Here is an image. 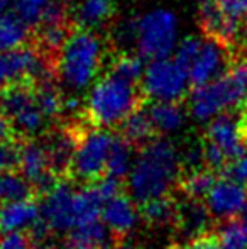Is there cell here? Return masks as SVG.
<instances>
[{
    "label": "cell",
    "mask_w": 247,
    "mask_h": 249,
    "mask_svg": "<svg viewBox=\"0 0 247 249\" xmlns=\"http://www.w3.org/2000/svg\"><path fill=\"white\" fill-rule=\"evenodd\" d=\"M181 154L169 139L156 138L135 156L127 177L129 195L135 203L168 197L175 183L181 178Z\"/></svg>",
    "instance_id": "1"
},
{
    "label": "cell",
    "mask_w": 247,
    "mask_h": 249,
    "mask_svg": "<svg viewBox=\"0 0 247 249\" xmlns=\"http://www.w3.org/2000/svg\"><path fill=\"white\" fill-rule=\"evenodd\" d=\"M117 39L132 44L135 53L148 61L173 58L180 39V22L173 10L158 7L142 16L125 20Z\"/></svg>",
    "instance_id": "2"
},
{
    "label": "cell",
    "mask_w": 247,
    "mask_h": 249,
    "mask_svg": "<svg viewBox=\"0 0 247 249\" xmlns=\"http://www.w3.org/2000/svg\"><path fill=\"white\" fill-rule=\"evenodd\" d=\"M103 59L102 39L95 31L75 29L56 54V73L69 90L82 92L97 82Z\"/></svg>",
    "instance_id": "3"
},
{
    "label": "cell",
    "mask_w": 247,
    "mask_h": 249,
    "mask_svg": "<svg viewBox=\"0 0 247 249\" xmlns=\"http://www.w3.org/2000/svg\"><path fill=\"white\" fill-rule=\"evenodd\" d=\"M247 102V59L231 65L217 80L193 89L188 97V114L197 122H212Z\"/></svg>",
    "instance_id": "4"
},
{
    "label": "cell",
    "mask_w": 247,
    "mask_h": 249,
    "mask_svg": "<svg viewBox=\"0 0 247 249\" xmlns=\"http://www.w3.org/2000/svg\"><path fill=\"white\" fill-rule=\"evenodd\" d=\"M141 104L137 85L120 80L114 75L99 78L90 89L85 102L86 117L95 127L109 129L120 125Z\"/></svg>",
    "instance_id": "5"
},
{
    "label": "cell",
    "mask_w": 247,
    "mask_h": 249,
    "mask_svg": "<svg viewBox=\"0 0 247 249\" xmlns=\"http://www.w3.org/2000/svg\"><path fill=\"white\" fill-rule=\"evenodd\" d=\"M139 87L152 102H180L191 83L188 71L175 58H165L148 63Z\"/></svg>",
    "instance_id": "6"
},
{
    "label": "cell",
    "mask_w": 247,
    "mask_h": 249,
    "mask_svg": "<svg viewBox=\"0 0 247 249\" xmlns=\"http://www.w3.org/2000/svg\"><path fill=\"white\" fill-rule=\"evenodd\" d=\"M115 139L117 136H114L109 129L99 127L80 134L69 173L82 181H99L105 177L107 163Z\"/></svg>",
    "instance_id": "7"
},
{
    "label": "cell",
    "mask_w": 247,
    "mask_h": 249,
    "mask_svg": "<svg viewBox=\"0 0 247 249\" xmlns=\"http://www.w3.org/2000/svg\"><path fill=\"white\" fill-rule=\"evenodd\" d=\"M2 112L10 121L14 131L20 132L24 138L39 134L46 125V119L36 104V90L33 82L16 83L3 90Z\"/></svg>",
    "instance_id": "8"
},
{
    "label": "cell",
    "mask_w": 247,
    "mask_h": 249,
    "mask_svg": "<svg viewBox=\"0 0 247 249\" xmlns=\"http://www.w3.org/2000/svg\"><path fill=\"white\" fill-rule=\"evenodd\" d=\"M19 173L33 185L34 192L44 195L61 180L53 173L49 156L41 141L26 139L19 144Z\"/></svg>",
    "instance_id": "9"
},
{
    "label": "cell",
    "mask_w": 247,
    "mask_h": 249,
    "mask_svg": "<svg viewBox=\"0 0 247 249\" xmlns=\"http://www.w3.org/2000/svg\"><path fill=\"white\" fill-rule=\"evenodd\" d=\"M46 76L44 61L41 59L39 53L31 48L0 53V90L22 82H39Z\"/></svg>",
    "instance_id": "10"
},
{
    "label": "cell",
    "mask_w": 247,
    "mask_h": 249,
    "mask_svg": "<svg viewBox=\"0 0 247 249\" xmlns=\"http://www.w3.org/2000/svg\"><path fill=\"white\" fill-rule=\"evenodd\" d=\"M73 197L75 190L65 180H60L39 202L41 219L53 234H68L75 227L73 220Z\"/></svg>",
    "instance_id": "11"
},
{
    "label": "cell",
    "mask_w": 247,
    "mask_h": 249,
    "mask_svg": "<svg viewBox=\"0 0 247 249\" xmlns=\"http://www.w3.org/2000/svg\"><path fill=\"white\" fill-rule=\"evenodd\" d=\"M207 139L227 156L229 163L247 149V125L234 114H222L207 124Z\"/></svg>",
    "instance_id": "12"
},
{
    "label": "cell",
    "mask_w": 247,
    "mask_h": 249,
    "mask_svg": "<svg viewBox=\"0 0 247 249\" xmlns=\"http://www.w3.org/2000/svg\"><path fill=\"white\" fill-rule=\"evenodd\" d=\"M229 68H231L229 53L225 44L217 39H212V37H203L200 51L188 68L191 87L200 89L203 85H208L210 82L224 75Z\"/></svg>",
    "instance_id": "13"
},
{
    "label": "cell",
    "mask_w": 247,
    "mask_h": 249,
    "mask_svg": "<svg viewBox=\"0 0 247 249\" xmlns=\"http://www.w3.org/2000/svg\"><path fill=\"white\" fill-rule=\"evenodd\" d=\"M247 203V188L227 178H218L217 183L205 198L208 212L212 217L222 220H229L239 217Z\"/></svg>",
    "instance_id": "14"
},
{
    "label": "cell",
    "mask_w": 247,
    "mask_h": 249,
    "mask_svg": "<svg viewBox=\"0 0 247 249\" xmlns=\"http://www.w3.org/2000/svg\"><path fill=\"white\" fill-rule=\"evenodd\" d=\"M139 219H141V215H139L134 198L124 194L107 200L103 205L102 215H100V220L109 229L114 239H125L127 236H131L132 231L137 226Z\"/></svg>",
    "instance_id": "15"
},
{
    "label": "cell",
    "mask_w": 247,
    "mask_h": 249,
    "mask_svg": "<svg viewBox=\"0 0 247 249\" xmlns=\"http://www.w3.org/2000/svg\"><path fill=\"white\" fill-rule=\"evenodd\" d=\"M80 134H75L73 129H54L48 132L41 142L46 148L49 156L51 170L56 177H63L71 170L73 156H75L76 146H78Z\"/></svg>",
    "instance_id": "16"
},
{
    "label": "cell",
    "mask_w": 247,
    "mask_h": 249,
    "mask_svg": "<svg viewBox=\"0 0 247 249\" xmlns=\"http://www.w3.org/2000/svg\"><path fill=\"white\" fill-rule=\"evenodd\" d=\"M41 220V207L33 198L0 205V234L29 232Z\"/></svg>",
    "instance_id": "17"
},
{
    "label": "cell",
    "mask_w": 247,
    "mask_h": 249,
    "mask_svg": "<svg viewBox=\"0 0 247 249\" xmlns=\"http://www.w3.org/2000/svg\"><path fill=\"white\" fill-rule=\"evenodd\" d=\"M200 26H201V29L205 31L207 37L220 41L225 46H227L231 41L237 39L239 34H242V31H244L241 24H235V22H232L231 19H227V17L218 10L215 2L203 3V5H201Z\"/></svg>",
    "instance_id": "18"
},
{
    "label": "cell",
    "mask_w": 247,
    "mask_h": 249,
    "mask_svg": "<svg viewBox=\"0 0 247 249\" xmlns=\"http://www.w3.org/2000/svg\"><path fill=\"white\" fill-rule=\"evenodd\" d=\"M105 202L107 200L100 194L97 183L85 185L80 190H75V197H73V220H75V227L100 220Z\"/></svg>",
    "instance_id": "19"
},
{
    "label": "cell",
    "mask_w": 247,
    "mask_h": 249,
    "mask_svg": "<svg viewBox=\"0 0 247 249\" xmlns=\"http://www.w3.org/2000/svg\"><path fill=\"white\" fill-rule=\"evenodd\" d=\"M114 239L102 220L76 226L66 234V249H109Z\"/></svg>",
    "instance_id": "20"
},
{
    "label": "cell",
    "mask_w": 247,
    "mask_h": 249,
    "mask_svg": "<svg viewBox=\"0 0 247 249\" xmlns=\"http://www.w3.org/2000/svg\"><path fill=\"white\" fill-rule=\"evenodd\" d=\"M73 16L78 29L93 31L112 19L114 0H76Z\"/></svg>",
    "instance_id": "21"
},
{
    "label": "cell",
    "mask_w": 247,
    "mask_h": 249,
    "mask_svg": "<svg viewBox=\"0 0 247 249\" xmlns=\"http://www.w3.org/2000/svg\"><path fill=\"white\" fill-rule=\"evenodd\" d=\"M120 138L132 148H144L154 138V125L148 114V108H137L134 114H131L127 119L119 125Z\"/></svg>",
    "instance_id": "22"
},
{
    "label": "cell",
    "mask_w": 247,
    "mask_h": 249,
    "mask_svg": "<svg viewBox=\"0 0 247 249\" xmlns=\"http://www.w3.org/2000/svg\"><path fill=\"white\" fill-rule=\"evenodd\" d=\"M210 217L212 215L205 203L197 202V200H188L186 203L180 205L176 227L186 237L195 239V237H200L203 234H207V227L210 226Z\"/></svg>",
    "instance_id": "23"
},
{
    "label": "cell",
    "mask_w": 247,
    "mask_h": 249,
    "mask_svg": "<svg viewBox=\"0 0 247 249\" xmlns=\"http://www.w3.org/2000/svg\"><path fill=\"white\" fill-rule=\"evenodd\" d=\"M156 132L173 134L180 131L186 122V110L178 102H152L148 108Z\"/></svg>",
    "instance_id": "24"
},
{
    "label": "cell",
    "mask_w": 247,
    "mask_h": 249,
    "mask_svg": "<svg viewBox=\"0 0 247 249\" xmlns=\"http://www.w3.org/2000/svg\"><path fill=\"white\" fill-rule=\"evenodd\" d=\"M31 27L14 12L0 17V53H10L27 48Z\"/></svg>",
    "instance_id": "25"
},
{
    "label": "cell",
    "mask_w": 247,
    "mask_h": 249,
    "mask_svg": "<svg viewBox=\"0 0 247 249\" xmlns=\"http://www.w3.org/2000/svg\"><path fill=\"white\" fill-rule=\"evenodd\" d=\"M34 90H36V104L46 122L54 121L65 112V97L49 76L34 83Z\"/></svg>",
    "instance_id": "26"
},
{
    "label": "cell",
    "mask_w": 247,
    "mask_h": 249,
    "mask_svg": "<svg viewBox=\"0 0 247 249\" xmlns=\"http://www.w3.org/2000/svg\"><path fill=\"white\" fill-rule=\"evenodd\" d=\"M178 210L180 205L171 197H161L144 203L141 217L148 226L152 227L176 226V222H178Z\"/></svg>",
    "instance_id": "27"
},
{
    "label": "cell",
    "mask_w": 247,
    "mask_h": 249,
    "mask_svg": "<svg viewBox=\"0 0 247 249\" xmlns=\"http://www.w3.org/2000/svg\"><path fill=\"white\" fill-rule=\"evenodd\" d=\"M34 188L19 171L10 170L0 173V205L33 198Z\"/></svg>",
    "instance_id": "28"
},
{
    "label": "cell",
    "mask_w": 247,
    "mask_h": 249,
    "mask_svg": "<svg viewBox=\"0 0 247 249\" xmlns=\"http://www.w3.org/2000/svg\"><path fill=\"white\" fill-rule=\"evenodd\" d=\"M218 178L215 177L214 171L201 168V170L188 171L185 177L180 180V188L183 195L188 200H197L200 202L201 198H207L214 185L217 183Z\"/></svg>",
    "instance_id": "29"
},
{
    "label": "cell",
    "mask_w": 247,
    "mask_h": 249,
    "mask_svg": "<svg viewBox=\"0 0 247 249\" xmlns=\"http://www.w3.org/2000/svg\"><path fill=\"white\" fill-rule=\"evenodd\" d=\"M132 146L129 142H125L120 136H117L115 142H114V148L110 151L109 163H107L105 177H112L117 180H122L127 178L131 173L132 166H134V153H132Z\"/></svg>",
    "instance_id": "30"
},
{
    "label": "cell",
    "mask_w": 247,
    "mask_h": 249,
    "mask_svg": "<svg viewBox=\"0 0 247 249\" xmlns=\"http://www.w3.org/2000/svg\"><path fill=\"white\" fill-rule=\"evenodd\" d=\"M146 66H148L146 59L139 56L137 53H122L112 63L109 73L117 76V78L132 83V85H141Z\"/></svg>",
    "instance_id": "31"
},
{
    "label": "cell",
    "mask_w": 247,
    "mask_h": 249,
    "mask_svg": "<svg viewBox=\"0 0 247 249\" xmlns=\"http://www.w3.org/2000/svg\"><path fill=\"white\" fill-rule=\"evenodd\" d=\"M215 236L222 249H247V220L242 217L222 220Z\"/></svg>",
    "instance_id": "32"
},
{
    "label": "cell",
    "mask_w": 247,
    "mask_h": 249,
    "mask_svg": "<svg viewBox=\"0 0 247 249\" xmlns=\"http://www.w3.org/2000/svg\"><path fill=\"white\" fill-rule=\"evenodd\" d=\"M51 3H53V0H14L12 12L17 17H20L31 29L33 27L37 29Z\"/></svg>",
    "instance_id": "33"
},
{
    "label": "cell",
    "mask_w": 247,
    "mask_h": 249,
    "mask_svg": "<svg viewBox=\"0 0 247 249\" xmlns=\"http://www.w3.org/2000/svg\"><path fill=\"white\" fill-rule=\"evenodd\" d=\"M201 43H203V37H198V36L183 37V39L178 43V46H176V51H175V54H173V58H175L176 61H178L180 65L188 71L190 65L193 63L195 56H197L198 51H200Z\"/></svg>",
    "instance_id": "34"
},
{
    "label": "cell",
    "mask_w": 247,
    "mask_h": 249,
    "mask_svg": "<svg viewBox=\"0 0 247 249\" xmlns=\"http://www.w3.org/2000/svg\"><path fill=\"white\" fill-rule=\"evenodd\" d=\"M222 175H224V178H227V180H232V181H235V183L247 188V149L244 151V154H241L239 158L232 160L231 163L225 166Z\"/></svg>",
    "instance_id": "35"
},
{
    "label": "cell",
    "mask_w": 247,
    "mask_h": 249,
    "mask_svg": "<svg viewBox=\"0 0 247 249\" xmlns=\"http://www.w3.org/2000/svg\"><path fill=\"white\" fill-rule=\"evenodd\" d=\"M19 163V144L14 141L0 142V173L16 170Z\"/></svg>",
    "instance_id": "36"
},
{
    "label": "cell",
    "mask_w": 247,
    "mask_h": 249,
    "mask_svg": "<svg viewBox=\"0 0 247 249\" xmlns=\"http://www.w3.org/2000/svg\"><path fill=\"white\" fill-rule=\"evenodd\" d=\"M215 5L227 19H231L235 24L242 26V20L247 19L242 0H215Z\"/></svg>",
    "instance_id": "37"
},
{
    "label": "cell",
    "mask_w": 247,
    "mask_h": 249,
    "mask_svg": "<svg viewBox=\"0 0 247 249\" xmlns=\"http://www.w3.org/2000/svg\"><path fill=\"white\" fill-rule=\"evenodd\" d=\"M0 249H36V244L27 232L0 234Z\"/></svg>",
    "instance_id": "38"
},
{
    "label": "cell",
    "mask_w": 247,
    "mask_h": 249,
    "mask_svg": "<svg viewBox=\"0 0 247 249\" xmlns=\"http://www.w3.org/2000/svg\"><path fill=\"white\" fill-rule=\"evenodd\" d=\"M95 183H97L100 194L103 195V198L105 200H110V198H114V197H117V195L122 194V192H120V180H117V178L102 177L99 181H95Z\"/></svg>",
    "instance_id": "39"
},
{
    "label": "cell",
    "mask_w": 247,
    "mask_h": 249,
    "mask_svg": "<svg viewBox=\"0 0 247 249\" xmlns=\"http://www.w3.org/2000/svg\"><path fill=\"white\" fill-rule=\"evenodd\" d=\"M181 249H222L215 234H203L200 237L190 239Z\"/></svg>",
    "instance_id": "40"
},
{
    "label": "cell",
    "mask_w": 247,
    "mask_h": 249,
    "mask_svg": "<svg viewBox=\"0 0 247 249\" xmlns=\"http://www.w3.org/2000/svg\"><path fill=\"white\" fill-rule=\"evenodd\" d=\"M12 136H14L12 124H10V121L5 117V114L0 112V142L12 141Z\"/></svg>",
    "instance_id": "41"
},
{
    "label": "cell",
    "mask_w": 247,
    "mask_h": 249,
    "mask_svg": "<svg viewBox=\"0 0 247 249\" xmlns=\"http://www.w3.org/2000/svg\"><path fill=\"white\" fill-rule=\"evenodd\" d=\"M12 7H14V0H0V17L9 14Z\"/></svg>",
    "instance_id": "42"
},
{
    "label": "cell",
    "mask_w": 247,
    "mask_h": 249,
    "mask_svg": "<svg viewBox=\"0 0 247 249\" xmlns=\"http://www.w3.org/2000/svg\"><path fill=\"white\" fill-rule=\"evenodd\" d=\"M241 39H242V44H244V50L247 51V26L244 27V31H242Z\"/></svg>",
    "instance_id": "43"
},
{
    "label": "cell",
    "mask_w": 247,
    "mask_h": 249,
    "mask_svg": "<svg viewBox=\"0 0 247 249\" xmlns=\"http://www.w3.org/2000/svg\"><path fill=\"white\" fill-rule=\"evenodd\" d=\"M109 249H132V248L127 246V244H115V246H110Z\"/></svg>",
    "instance_id": "44"
},
{
    "label": "cell",
    "mask_w": 247,
    "mask_h": 249,
    "mask_svg": "<svg viewBox=\"0 0 247 249\" xmlns=\"http://www.w3.org/2000/svg\"><path fill=\"white\" fill-rule=\"evenodd\" d=\"M239 217H242L244 220H247V203H246L244 209H242V212H241V215H239Z\"/></svg>",
    "instance_id": "45"
},
{
    "label": "cell",
    "mask_w": 247,
    "mask_h": 249,
    "mask_svg": "<svg viewBox=\"0 0 247 249\" xmlns=\"http://www.w3.org/2000/svg\"><path fill=\"white\" fill-rule=\"evenodd\" d=\"M39 249H66V248H60V246H43Z\"/></svg>",
    "instance_id": "46"
},
{
    "label": "cell",
    "mask_w": 247,
    "mask_h": 249,
    "mask_svg": "<svg viewBox=\"0 0 247 249\" xmlns=\"http://www.w3.org/2000/svg\"><path fill=\"white\" fill-rule=\"evenodd\" d=\"M197 2H200L201 5H203V3H210V2H215V0H197Z\"/></svg>",
    "instance_id": "47"
},
{
    "label": "cell",
    "mask_w": 247,
    "mask_h": 249,
    "mask_svg": "<svg viewBox=\"0 0 247 249\" xmlns=\"http://www.w3.org/2000/svg\"><path fill=\"white\" fill-rule=\"evenodd\" d=\"M242 3H244V10H246V17H247V0H242Z\"/></svg>",
    "instance_id": "48"
},
{
    "label": "cell",
    "mask_w": 247,
    "mask_h": 249,
    "mask_svg": "<svg viewBox=\"0 0 247 249\" xmlns=\"http://www.w3.org/2000/svg\"><path fill=\"white\" fill-rule=\"evenodd\" d=\"M0 112H2V95H0Z\"/></svg>",
    "instance_id": "49"
}]
</instances>
